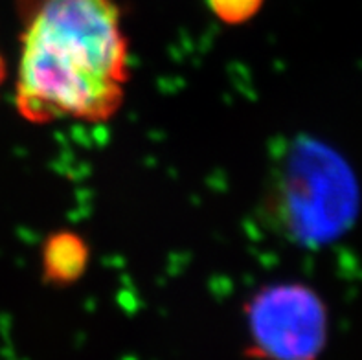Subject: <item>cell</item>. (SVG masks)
<instances>
[{
  "instance_id": "cell-3",
  "label": "cell",
  "mask_w": 362,
  "mask_h": 360,
  "mask_svg": "<svg viewBox=\"0 0 362 360\" xmlns=\"http://www.w3.org/2000/svg\"><path fill=\"white\" fill-rule=\"evenodd\" d=\"M247 346L252 360H318L327 344V307L302 283H274L245 306Z\"/></svg>"
},
{
  "instance_id": "cell-1",
  "label": "cell",
  "mask_w": 362,
  "mask_h": 360,
  "mask_svg": "<svg viewBox=\"0 0 362 360\" xmlns=\"http://www.w3.org/2000/svg\"><path fill=\"white\" fill-rule=\"evenodd\" d=\"M21 35L15 107L35 125L118 115L129 41L116 0H17Z\"/></svg>"
},
{
  "instance_id": "cell-6",
  "label": "cell",
  "mask_w": 362,
  "mask_h": 360,
  "mask_svg": "<svg viewBox=\"0 0 362 360\" xmlns=\"http://www.w3.org/2000/svg\"><path fill=\"white\" fill-rule=\"evenodd\" d=\"M6 78H8V66H6V61L4 57L0 55V87L4 85Z\"/></svg>"
},
{
  "instance_id": "cell-5",
  "label": "cell",
  "mask_w": 362,
  "mask_h": 360,
  "mask_svg": "<svg viewBox=\"0 0 362 360\" xmlns=\"http://www.w3.org/2000/svg\"><path fill=\"white\" fill-rule=\"evenodd\" d=\"M208 8L223 24L239 26L252 21L265 0H206Z\"/></svg>"
},
{
  "instance_id": "cell-2",
  "label": "cell",
  "mask_w": 362,
  "mask_h": 360,
  "mask_svg": "<svg viewBox=\"0 0 362 360\" xmlns=\"http://www.w3.org/2000/svg\"><path fill=\"white\" fill-rule=\"evenodd\" d=\"M280 171L276 210L291 238L324 245L354 224L358 208L357 180L331 147L313 140L298 141Z\"/></svg>"
},
{
  "instance_id": "cell-4",
  "label": "cell",
  "mask_w": 362,
  "mask_h": 360,
  "mask_svg": "<svg viewBox=\"0 0 362 360\" xmlns=\"http://www.w3.org/2000/svg\"><path fill=\"white\" fill-rule=\"evenodd\" d=\"M90 261L87 241L72 232L59 230L50 233L41 248V274L52 287H70L85 276Z\"/></svg>"
}]
</instances>
